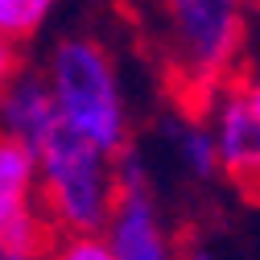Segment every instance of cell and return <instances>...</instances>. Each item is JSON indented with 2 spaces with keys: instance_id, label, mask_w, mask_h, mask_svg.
Wrapping results in <instances>:
<instances>
[{
  "instance_id": "2",
  "label": "cell",
  "mask_w": 260,
  "mask_h": 260,
  "mask_svg": "<svg viewBox=\"0 0 260 260\" xmlns=\"http://www.w3.org/2000/svg\"><path fill=\"white\" fill-rule=\"evenodd\" d=\"M58 116L75 133L95 141L100 149L116 153L120 145L133 141V120H128V100L120 87V71L100 38L71 34L50 46L42 67Z\"/></svg>"
},
{
  "instance_id": "11",
  "label": "cell",
  "mask_w": 260,
  "mask_h": 260,
  "mask_svg": "<svg viewBox=\"0 0 260 260\" xmlns=\"http://www.w3.org/2000/svg\"><path fill=\"white\" fill-rule=\"evenodd\" d=\"M240 91L248 95V104L256 108V116H260V67H252L244 79H240Z\"/></svg>"
},
{
  "instance_id": "6",
  "label": "cell",
  "mask_w": 260,
  "mask_h": 260,
  "mask_svg": "<svg viewBox=\"0 0 260 260\" xmlns=\"http://www.w3.org/2000/svg\"><path fill=\"white\" fill-rule=\"evenodd\" d=\"M58 104L42 71H17L0 87V133H13L29 145H38L58 124Z\"/></svg>"
},
{
  "instance_id": "9",
  "label": "cell",
  "mask_w": 260,
  "mask_h": 260,
  "mask_svg": "<svg viewBox=\"0 0 260 260\" xmlns=\"http://www.w3.org/2000/svg\"><path fill=\"white\" fill-rule=\"evenodd\" d=\"M50 252L62 260H112L104 232H54Z\"/></svg>"
},
{
  "instance_id": "1",
  "label": "cell",
  "mask_w": 260,
  "mask_h": 260,
  "mask_svg": "<svg viewBox=\"0 0 260 260\" xmlns=\"http://www.w3.org/2000/svg\"><path fill=\"white\" fill-rule=\"evenodd\" d=\"M248 0H157L161 54L199 100L236 75L248 46Z\"/></svg>"
},
{
  "instance_id": "3",
  "label": "cell",
  "mask_w": 260,
  "mask_h": 260,
  "mask_svg": "<svg viewBox=\"0 0 260 260\" xmlns=\"http://www.w3.org/2000/svg\"><path fill=\"white\" fill-rule=\"evenodd\" d=\"M38 149V199L54 232H104L116 203L112 153L58 120Z\"/></svg>"
},
{
  "instance_id": "7",
  "label": "cell",
  "mask_w": 260,
  "mask_h": 260,
  "mask_svg": "<svg viewBox=\"0 0 260 260\" xmlns=\"http://www.w3.org/2000/svg\"><path fill=\"white\" fill-rule=\"evenodd\" d=\"M161 141H166V153L174 161V170L194 182V186H211L223 178L219 170V149H215V133L211 120L199 112H170L161 120Z\"/></svg>"
},
{
  "instance_id": "8",
  "label": "cell",
  "mask_w": 260,
  "mask_h": 260,
  "mask_svg": "<svg viewBox=\"0 0 260 260\" xmlns=\"http://www.w3.org/2000/svg\"><path fill=\"white\" fill-rule=\"evenodd\" d=\"M54 9H58V0H0V34L25 46L46 29Z\"/></svg>"
},
{
  "instance_id": "4",
  "label": "cell",
  "mask_w": 260,
  "mask_h": 260,
  "mask_svg": "<svg viewBox=\"0 0 260 260\" xmlns=\"http://www.w3.org/2000/svg\"><path fill=\"white\" fill-rule=\"evenodd\" d=\"M203 100H207V120L215 133L223 178L240 186L248 199H260V116L256 108L232 79L211 87Z\"/></svg>"
},
{
  "instance_id": "5",
  "label": "cell",
  "mask_w": 260,
  "mask_h": 260,
  "mask_svg": "<svg viewBox=\"0 0 260 260\" xmlns=\"http://www.w3.org/2000/svg\"><path fill=\"white\" fill-rule=\"evenodd\" d=\"M104 240L112 248V260H170L178 252L170 215L157 203V186L116 190Z\"/></svg>"
},
{
  "instance_id": "12",
  "label": "cell",
  "mask_w": 260,
  "mask_h": 260,
  "mask_svg": "<svg viewBox=\"0 0 260 260\" xmlns=\"http://www.w3.org/2000/svg\"><path fill=\"white\" fill-rule=\"evenodd\" d=\"M248 5H252V13H256V17H260V0H248Z\"/></svg>"
},
{
  "instance_id": "10",
  "label": "cell",
  "mask_w": 260,
  "mask_h": 260,
  "mask_svg": "<svg viewBox=\"0 0 260 260\" xmlns=\"http://www.w3.org/2000/svg\"><path fill=\"white\" fill-rule=\"evenodd\" d=\"M17 71H21V46H17L13 38L0 34V87H5Z\"/></svg>"
}]
</instances>
